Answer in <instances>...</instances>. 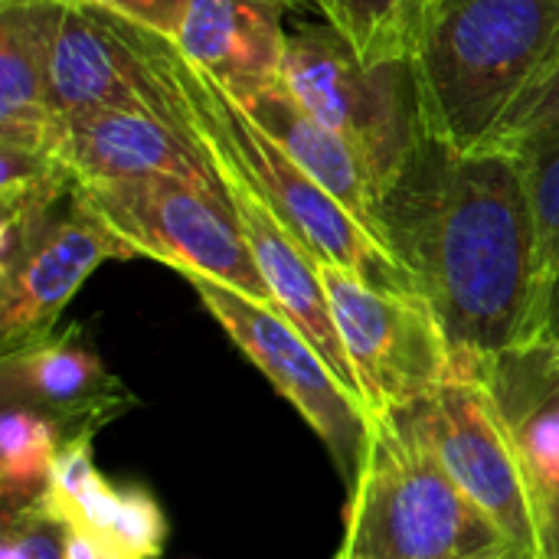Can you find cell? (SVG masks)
Listing matches in <instances>:
<instances>
[{
  "label": "cell",
  "instance_id": "obj_1",
  "mask_svg": "<svg viewBox=\"0 0 559 559\" xmlns=\"http://www.w3.org/2000/svg\"><path fill=\"white\" fill-rule=\"evenodd\" d=\"M383 239L436 311L462 377L521 347L534 308V216L518 157L419 138L380 200Z\"/></svg>",
  "mask_w": 559,
  "mask_h": 559
},
{
  "label": "cell",
  "instance_id": "obj_2",
  "mask_svg": "<svg viewBox=\"0 0 559 559\" xmlns=\"http://www.w3.org/2000/svg\"><path fill=\"white\" fill-rule=\"evenodd\" d=\"M105 16L128 52L131 82L144 105L203 151L236 164L314 262L350 269L377 288L419 295L406 265L272 141L210 72L193 66L174 39L111 10Z\"/></svg>",
  "mask_w": 559,
  "mask_h": 559
},
{
  "label": "cell",
  "instance_id": "obj_3",
  "mask_svg": "<svg viewBox=\"0 0 559 559\" xmlns=\"http://www.w3.org/2000/svg\"><path fill=\"white\" fill-rule=\"evenodd\" d=\"M559 46V0H439L409 75L419 128L452 151L491 147Z\"/></svg>",
  "mask_w": 559,
  "mask_h": 559
},
{
  "label": "cell",
  "instance_id": "obj_4",
  "mask_svg": "<svg viewBox=\"0 0 559 559\" xmlns=\"http://www.w3.org/2000/svg\"><path fill=\"white\" fill-rule=\"evenodd\" d=\"M347 559H527L393 416H370L360 475L347 488Z\"/></svg>",
  "mask_w": 559,
  "mask_h": 559
},
{
  "label": "cell",
  "instance_id": "obj_5",
  "mask_svg": "<svg viewBox=\"0 0 559 559\" xmlns=\"http://www.w3.org/2000/svg\"><path fill=\"white\" fill-rule=\"evenodd\" d=\"M75 193L131 255L164 262L183 278L206 275L255 301L275 305L233 206L206 180L147 174L108 183H75Z\"/></svg>",
  "mask_w": 559,
  "mask_h": 559
},
{
  "label": "cell",
  "instance_id": "obj_6",
  "mask_svg": "<svg viewBox=\"0 0 559 559\" xmlns=\"http://www.w3.org/2000/svg\"><path fill=\"white\" fill-rule=\"evenodd\" d=\"M527 559H547V514L511 426L478 377H459L393 413Z\"/></svg>",
  "mask_w": 559,
  "mask_h": 559
},
{
  "label": "cell",
  "instance_id": "obj_7",
  "mask_svg": "<svg viewBox=\"0 0 559 559\" xmlns=\"http://www.w3.org/2000/svg\"><path fill=\"white\" fill-rule=\"evenodd\" d=\"M337 334L373 419L393 416L459 380L452 344L423 295L377 288L350 269L318 262Z\"/></svg>",
  "mask_w": 559,
  "mask_h": 559
},
{
  "label": "cell",
  "instance_id": "obj_8",
  "mask_svg": "<svg viewBox=\"0 0 559 559\" xmlns=\"http://www.w3.org/2000/svg\"><path fill=\"white\" fill-rule=\"evenodd\" d=\"M282 79L357 151L383 200L419 138L409 62L367 66L334 26H305L288 33Z\"/></svg>",
  "mask_w": 559,
  "mask_h": 559
},
{
  "label": "cell",
  "instance_id": "obj_9",
  "mask_svg": "<svg viewBox=\"0 0 559 559\" xmlns=\"http://www.w3.org/2000/svg\"><path fill=\"white\" fill-rule=\"evenodd\" d=\"M187 282L226 337L301 413L344 485L354 488L370 442V413L364 403L341 383L331 364L278 305L255 301L206 275H187Z\"/></svg>",
  "mask_w": 559,
  "mask_h": 559
},
{
  "label": "cell",
  "instance_id": "obj_10",
  "mask_svg": "<svg viewBox=\"0 0 559 559\" xmlns=\"http://www.w3.org/2000/svg\"><path fill=\"white\" fill-rule=\"evenodd\" d=\"M108 259L134 255L72 187L49 229L0 269V354L52 334L66 305Z\"/></svg>",
  "mask_w": 559,
  "mask_h": 559
},
{
  "label": "cell",
  "instance_id": "obj_11",
  "mask_svg": "<svg viewBox=\"0 0 559 559\" xmlns=\"http://www.w3.org/2000/svg\"><path fill=\"white\" fill-rule=\"evenodd\" d=\"M0 403L49 416L66 439L95 436L134 409V393L102 364L79 324L0 354Z\"/></svg>",
  "mask_w": 559,
  "mask_h": 559
},
{
  "label": "cell",
  "instance_id": "obj_12",
  "mask_svg": "<svg viewBox=\"0 0 559 559\" xmlns=\"http://www.w3.org/2000/svg\"><path fill=\"white\" fill-rule=\"evenodd\" d=\"M56 154L75 183H108L147 174L197 177L219 187L200 144L151 108H82L59 115Z\"/></svg>",
  "mask_w": 559,
  "mask_h": 559
},
{
  "label": "cell",
  "instance_id": "obj_13",
  "mask_svg": "<svg viewBox=\"0 0 559 559\" xmlns=\"http://www.w3.org/2000/svg\"><path fill=\"white\" fill-rule=\"evenodd\" d=\"M226 92L272 141H278L350 216H357L386 246L380 223V190L370 170L364 167L357 151L288 88L282 75L246 82Z\"/></svg>",
  "mask_w": 559,
  "mask_h": 559
},
{
  "label": "cell",
  "instance_id": "obj_14",
  "mask_svg": "<svg viewBox=\"0 0 559 559\" xmlns=\"http://www.w3.org/2000/svg\"><path fill=\"white\" fill-rule=\"evenodd\" d=\"M95 436L69 439L52 465L43 501L75 531H88L124 559H160L170 527L157 498L141 485H111L92 455Z\"/></svg>",
  "mask_w": 559,
  "mask_h": 559
},
{
  "label": "cell",
  "instance_id": "obj_15",
  "mask_svg": "<svg viewBox=\"0 0 559 559\" xmlns=\"http://www.w3.org/2000/svg\"><path fill=\"white\" fill-rule=\"evenodd\" d=\"M66 3L0 0V144L56 147L49 66Z\"/></svg>",
  "mask_w": 559,
  "mask_h": 559
},
{
  "label": "cell",
  "instance_id": "obj_16",
  "mask_svg": "<svg viewBox=\"0 0 559 559\" xmlns=\"http://www.w3.org/2000/svg\"><path fill=\"white\" fill-rule=\"evenodd\" d=\"M295 0H190L177 46L223 88L282 75Z\"/></svg>",
  "mask_w": 559,
  "mask_h": 559
},
{
  "label": "cell",
  "instance_id": "obj_17",
  "mask_svg": "<svg viewBox=\"0 0 559 559\" xmlns=\"http://www.w3.org/2000/svg\"><path fill=\"white\" fill-rule=\"evenodd\" d=\"M478 380L495 393L547 514L559 501V354L540 344L514 347Z\"/></svg>",
  "mask_w": 559,
  "mask_h": 559
},
{
  "label": "cell",
  "instance_id": "obj_18",
  "mask_svg": "<svg viewBox=\"0 0 559 559\" xmlns=\"http://www.w3.org/2000/svg\"><path fill=\"white\" fill-rule=\"evenodd\" d=\"M49 98L56 115L82 108H147L131 82L128 52L102 7L66 3L49 66Z\"/></svg>",
  "mask_w": 559,
  "mask_h": 559
},
{
  "label": "cell",
  "instance_id": "obj_19",
  "mask_svg": "<svg viewBox=\"0 0 559 559\" xmlns=\"http://www.w3.org/2000/svg\"><path fill=\"white\" fill-rule=\"evenodd\" d=\"M501 147H508L521 164L527 200H531V216H534V252H537L534 308H531V321H534L550 282L559 272V121L531 128V131L504 141ZM531 321H527V328H531Z\"/></svg>",
  "mask_w": 559,
  "mask_h": 559
},
{
  "label": "cell",
  "instance_id": "obj_20",
  "mask_svg": "<svg viewBox=\"0 0 559 559\" xmlns=\"http://www.w3.org/2000/svg\"><path fill=\"white\" fill-rule=\"evenodd\" d=\"M314 7L367 66L409 62L426 20V0H314Z\"/></svg>",
  "mask_w": 559,
  "mask_h": 559
},
{
  "label": "cell",
  "instance_id": "obj_21",
  "mask_svg": "<svg viewBox=\"0 0 559 559\" xmlns=\"http://www.w3.org/2000/svg\"><path fill=\"white\" fill-rule=\"evenodd\" d=\"M66 432L43 413L3 406L0 416V501L3 511L39 501L49 488L52 465L66 445Z\"/></svg>",
  "mask_w": 559,
  "mask_h": 559
},
{
  "label": "cell",
  "instance_id": "obj_22",
  "mask_svg": "<svg viewBox=\"0 0 559 559\" xmlns=\"http://www.w3.org/2000/svg\"><path fill=\"white\" fill-rule=\"evenodd\" d=\"M69 527L39 498L0 511V559H66Z\"/></svg>",
  "mask_w": 559,
  "mask_h": 559
},
{
  "label": "cell",
  "instance_id": "obj_23",
  "mask_svg": "<svg viewBox=\"0 0 559 559\" xmlns=\"http://www.w3.org/2000/svg\"><path fill=\"white\" fill-rule=\"evenodd\" d=\"M559 121V46L550 56V62L544 66V72L531 82V88L521 95V102L514 105V111L508 115V121L501 124L495 144H504L531 128Z\"/></svg>",
  "mask_w": 559,
  "mask_h": 559
},
{
  "label": "cell",
  "instance_id": "obj_24",
  "mask_svg": "<svg viewBox=\"0 0 559 559\" xmlns=\"http://www.w3.org/2000/svg\"><path fill=\"white\" fill-rule=\"evenodd\" d=\"M59 3H95L102 10H111L131 23H141L167 39H177L190 0H59Z\"/></svg>",
  "mask_w": 559,
  "mask_h": 559
},
{
  "label": "cell",
  "instance_id": "obj_25",
  "mask_svg": "<svg viewBox=\"0 0 559 559\" xmlns=\"http://www.w3.org/2000/svg\"><path fill=\"white\" fill-rule=\"evenodd\" d=\"M527 344H540V347H557L559 344V272L550 282V288H547V295H544V301H540V308L527 328V341L521 347H527Z\"/></svg>",
  "mask_w": 559,
  "mask_h": 559
},
{
  "label": "cell",
  "instance_id": "obj_26",
  "mask_svg": "<svg viewBox=\"0 0 559 559\" xmlns=\"http://www.w3.org/2000/svg\"><path fill=\"white\" fill-rule=\"evenodd\" d=\"M66 559H124L115 547H108L102 537L88 534V531H75L69 527V540H66Z\"/></svg>",
  "mask_w": 559,
  "mask_h": 559
},
{
  "label": "cell",
  "instance_id": "obj_27",
  "mask_svg": "<svg viewBox=\"0 0 559 559\" xmlns=\"http://www.w3.org/2000/svg\"><path fill=\"white\" fill-rule=\"evenodd\" d=\"M547 559H559V501L547 508Z\"/></svg>",
  "mask_w": 559,
  "mask_h": 559
},
{
  "label": "cell",
  "instance_id": "obj_28",
  "mask_svg": "<svg viewBox=\"0 0 559 559\" xmlns=\"http://www.w3.org/2000/svg\"><path fill=\"white\" fill-rule=\"evenodd\" d=\"M436 3H439V0H426V10H429V7H436Z\"/></svg>",
  "mask_w": 559,
  "mask_h": 559
},
{
  "label": "cell",
  "instance_id": "obj_29",
  "mask_svg": "<svg viewBox=\"0 0 559 559\" xmlns=\"http://www.w3.org/2000/svg\"><path fill=\"white\" fill-rule=\"evenodd\" d=\"M550 350H557V354H559V344H557V347H550Z\"/></svg>",
  "mask_w": 559,
  "mask_h": 559
}]
</instances>
